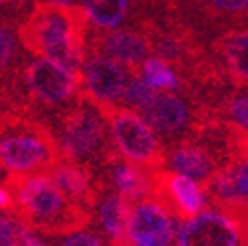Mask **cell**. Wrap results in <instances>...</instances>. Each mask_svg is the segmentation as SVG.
<instances>
[{"mask_svg": "<svg viewBox=\"0 0 248 246\" xmlns=\"http://www.w3.org/2000/svg\"><path fill=\"white\" fill-rule=\"evenodd\" d=\"M207 4L221 16H238L246 12L248 6V0H207Z\"/></svg>", "mask_w": 248, "mask_h": 246, "instance_id": "d4e9b609", "label": "cell"}, {"mask_svg": "<svg viewBox=\"0 0 248 246\" xmlns=\"http://www.w3.org/2000/svg\"><path fill=\"white\" fill-rule=\"evenodd\" d=\"M0 209H4L8 213H14V197L8 187L0 185Z\"/></svg>", "mask_w": 248, "mask_h": 246, "instance_id": "83f0119b", "label": "cell"}, {"mask_svg": "<svg viewBox=\"0 0 248 246\" xmlns=\"http://www.w3.org/2000/svg\"><path fill=\"white\" fill-rule=\"evenodd\" d=\"M49 171H51V179L57 183V187L71 201L83 205L85 209L93 207L97 185H95V179H93L87 166L77 164L67 158H61Z\"/></svg>", "mask_w": 248, "mask_h": 246, "instance_id": "2e32d148", "label": "cell"}, {"mask_svg": "<svg viewBox=\"0 0 248 246\" xmlns=\"http://www.w3.org/2000/svg\"><path fill=\"white\" fill-rule=\"evenodd\" d=\"M140 114L154 134L162 138H173L183 132L191 118L187 103L175 93H156Z\"/></svg>", "mask_w": 248, "mask_h": 246, "instance_id": "7c38bea8", "label": "cell"}, {"mask_svg": "<svg viewBox=\"0 0 248 246\" xmlns=\"http://www.w3.org/2000/svg\"><path fill=\"white\" fill-rule=\"evenodd\" d=\"M87 18L79 6L40 2L18 28L20 44L38 57H49L79 73L85 57Z\"/></svg>", "mask_w": 248, "mask_h": 246, "instance_id": "6da1fadb", "label": "cell"}, {"mask_svg": "<svg viewBox=\"0 0 248 246\" xmlns=\"http://www.w3.org/2000/svg\"><path fill=\"white\" fill-rule=\"evenodd\" d=\"M36 0H0V14H4V16H10L14 18L18 12H26V16L30 14V8H34V6H30V4H34Z\"/></svg>", "mask_w": 248, "mask_h": 246, "instance_id": "484cf974", "label": "cell"}, {"mask_svg": "<svg viewBox=\"0 0 248 246\" xmlns=\"http://www.w3.org/2000/svg\"><path fill=\"white\" fill-rule=\"evenodd\" d=\"M229 116L232 120V124L238 126L240 132L246 134V126H248V103H246V95H234L231 99L229 105Z\"/></svg>", "mask_w": 248, "mask_h": 246, "instance_id": "603a6c76", "label": "cell"}, {"mask_svg": "<svg viewBox=\"0 0 248 246\" xmlns=\"http://www.w3.org/2000/svg\"><path fill=\"white\" fill-rule=\"evenodd\" d=\"M101 110L107 116L110 140L118 156L152 171L164 166L162 144L140 112L120 105L101 107Z\"/></svg>", "mask_w": 248, "mask_h": 246, "instance_id": "5b68a950", "label": "cell"}, {"mask_svg": "<svg viewBox=\"0 0 248 246\" xmlns=\"http://www.w3.org/2000/svg\"><path fill=\"white\" fill-rule=\"evenodd\" d=\"M93 47L99 53L116 59L128 69H138L142 61L152 53L150 38L138 30H108L93 42Z\"/></svg>", "mask_w": 248, "mask_h": 246, "instance_id": "4fadbf2b", "label": "cell"}, {"mask_svg": "<svg viewBox=\"0 0 248 246\" xmlns=\"http://www.w3.org/2000/svg\"><path fill=\"white\" fill-rule=\"evenodd\" d=\"M158 91H154L138 71H130L128 75V81H126V87H124V93H122V103L124 107H128L136 112H140L152 99L156 95Z\"/></svg>", "mask_w": 248, "mask_h": 246, "instance_id": "44dd1931", "label": "cell"}, {"mask_svg": "<svg viewBox=\"0 0 248 246\" xmlns=\"http://www.w3.org/2000/svg\"><path fill=\"white\" fill-rule=\"evenodd\" d=\"M103 195L95 193V201L93 207L97 203V221L105 236L110 240V246H130L128 236H126V221H128V211L130 205L124 197H120L112 189H101Z\"/></svg>", "mask_w": 248, "mask_h": 246, "instance_id": "9a60e30c", "label": "cell"}, {"mask_svg": "<svg viewBox=\"0 0 248 246\" xmlns=\"http://www.w3.org/2000/svg\"><path fill=\"white\" fill-rule=\"evenodd\" d=\"M81 10L93 26L116 30L128 16L130 0H81Z\"/></svg>", "mask_w": 248, "mask_h": 246, "instance_id": "e0dca14e", "label": "cell"}, {"mask_svg": "<svg viewBox=\"0 0 248 246\" xmlns=\"http://www.w3.org/2000/svg\"><path fill=\"white\" fill-rule=\"evenodd\" d=\"M140 67H142V71H140L142 79L154 91H158V93H173V91H179L181 83H179L177 73L162 57H146Z\"/></svg>", "mask_w": 248, "mask_h": 246, "instance_id": "ffe728a7", "label": "cell"}, {"mask_svg": "<svg viewBox=\"0 0 248 246\" xmlns=\"http://www.w3.org/2000/svg\"><path fill=\"white\" fill-rule=\"evenodd\" d=\"M59 160V146L42 122L18 112H0V164L12 177L49 171Z\"/></svg>", "mask_w": 248, "mask_h": 246, "instance_id": "3957f363", "label": "cell"}, {"mask_svg": "<svg viewBox=\"0 0 248 246\" xmlns=\"http://www.w3.org/2000/svg\"><path fill=\"white\" fill-rule=\"evenodd\" d=\"M128 75V67L118 63L116 59L99 51H91L87 57H83L79 71V81L83 83L81 93L93 99L99 107L118 105L124 93V87H126Z\"/></svg>", "mask_w": 248, "mask_h": 246, "instance_id": "9c48e42d", "label": "cell"}, {"mask_svg": "<svg viewBox=\"0 0 248 246\" xmlns=\"http://www.w3.org/2000/svg\"><path fill=\"white\" fill-rule=\"evenodd\" d=\"M20 244V221L8 213H0V246Z\"/></svg>", "mask_w": 248, "mask_h": 246, "instance_id": "7402d4cb", "label": "cell"}, {"mask_svg": "<svg viewBox=\"0 0 248 246\" xmlns=\"http://www.w3.org/2000/svg\"><path fill=\"white\" fill-rule=\"evenodd\" d=\"M22 44L14 30L0 20V83L6 85L22 67Z\"/></svg>", "mask_w": 248, "mask_h": 246, "instance_id": "d6986e66", "label": "cell"}, {"mask_svg": "<svg viewBox=\"0 0 248 246\" xmlns=\"http://www.w3.org/2000/svg\"><path fill=\"white\" fill-rule=\"evenodd\" d=\"M10 179H12V175L4 169V166H2V164H0V185H6V187H8Z\"/></svg>", "mask_w": 248, "mask_h": 246, "instance_id": "f1b7e54d", "label": "cell"}, {"mask_svg": "<svg viewBox=\"0 0 248 246\" xmlns=\"http://www.w3.org/2000/svg\"><path fill=\"white\" fill-rule=\"evenodd\" d=\"M61 158L73 160L83 166L105 164L112 154H116L108 122L101 107L89 99L85 93L69 105L57 122V136H53Z\"/></svg>", "mask_w": 248, "mask_h": 246, "instance_id": "277c9868", "label": "cell"}, {"mask_svg": "<svg viewBox=\"0 0 248 246\" xmlns=\"http://www.w3.org/2000/svg\"><path fill=\"white\" fill-rule=\"evenodd\" d=\"M8 189L14 197L18 221L46 234H67L91 221V213L71 201L47 171L26 177H12Z\"/></svg>", "mask_w": 248, "mask_h": 246, "instance_id": "7a4b0ae2", "label": "cell"}, {"mask_svg": "<svg viewBox=\"0 0 248 246\" xmlns=\"http://www.w3.org/2000/svg\"><path fill=\"white\" fill-rule=\"evenodd\" d=\"M24 87L34 101L46 107H63L79 93V73L49 57H36L22 67Z\"/></svg>", "mask_w": 248, "mask_h": 246, "instance_id": "8992f818", "label": "cell"}, {"mask_svg": "<svg viewBox=\"0 0 248 246\" xmlns=\"http://www.w3.org/2000/svg\"><path fill=\"white\" fill-rule=\"evenodd\" d=\"M221 148L227 146L219 138H211V132H205L191 140L185 138L183 142L175 144L170 154L164 152V166L168 168V171L187 175L203 185L215 171L227 166L223 164Z\"/></svg>", "mask_w": 248, "mask_h": 246, "instance_id": "ba28073f", "label": "cell"}, {"mask_svg": "<svg viewBox=\"0 0 248 246\" xmlns=\"http://www.w3.org/2000/svg\"><path fill=\"white\" fill-rule=\"evenodd\" d=\"M20 246H49V244L44 242L30 227L20 223Z\"/></svg>", "mask_w": 248, "mask_h": 246, "instance_id": "4316f807", "label": "cell"}, {"mask_svg": "<svg viewBox=\"0 0 248 246\" xmlns=\"http://www.w3.org/2000/svg\"><path fill=\"white\" fill-rule=\"evenodd\" d=\"M173 234L171 215L156 199H142L130 205L126 221L130 246H171Z\"/></svg>", "mask_w": 248, "mask_h": 246, "instance_id": "8fae6325", "label": "cell"}, {"mask_svg": "<svg viewBox=\"0 0 248 246\" xmlns=\"http://www.w3.org/2000/svg\"><path fill=\"white\" fill-rule=\"evenodd\" d=\"M61 246H107L103 236L91 231H73L67 232L61 240Z\"/></svg>", "mask_w": 248, "mask_h": 246, "instance_id": "cb8c5ba5", "label": "cell"}, {"mask_svg": "<svg viewBox=\"0 0 248 246\" xmlns=\"http://www.w3.org/2000/svg\"><path fill=\"white\" fill-rule=\"evenodd\" d=\"M103 166L110 181V189L124 197L128 203H136L150 197L152 169L136 166L118 156V154H112Z\"/></svg>", "mask_w": 248, "mask_h": 246, "instance_id": "5bb4252c", "label": "cell"}, {"mask_svg": "<svg viewBox=\"0 0 248 246\" xmlns=\"http://www.w3.org/2000/svg\"><path fill=\"white\" fill-rule=\"evenodd\" d=\"M150 195L166 207L168 213H173L179 219H189L193 215L205 211L207 207V193L199 181L173 173V171H152V187Z\"/></svg>", "mask_w": 248, "mask_h": 246, "instance_id": "30bf717a", "label": "cell"}, {"mask_svg": "<svg viewBox=\"0 0 248 246\" xmlns=\"http://www.w3.org/2000/svg\"><path fill=\"white\" fill-rule=\"evenodd\" d=\"M175 246H244V219L227 211H201L185 219Z\"/></svg>", "mask_w": 248, "mask_h": 246, "instance_id": "52a82bcc", "label": "cell"}, {"mask_svg": "<svg viewBox=\"0 0 248 246\" xmlns=\"http://www.w3.org/2000/svg\"><path fill=\"white\" fill-rule=\"evenodd\" d=\"M248 40H246V32H232L231 36H227L221 44V55L227 69L232 73L234 81L238 87L246 85V77H248Z\"/></svg>", "mask_w": 248, "mask_h": 246, "instance_id": "ac0fdd59", "label": "cell"}]
</instances>
